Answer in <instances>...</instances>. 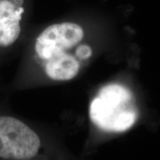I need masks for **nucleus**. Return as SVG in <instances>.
<instances>
[{"instance_id":"nucleus-1","label":"nucleus","mask_w":160,"mask_h":160,"mask_svg":"<svg viewBox=\"0 0 160 160\" xmlns=\"http://www.w3.org/2000/svg\"><path fill=\"white\" fill-rule=\"evenodd\" d=\"M90 118L100 129L122 132L134 125L138 110L133 94L118 84L106 85L100 90L90 105Z\"/></svg>"},{"instance_id":"nucleus-2","label":"nucleus","mask_w":160,"mask_h":160,"mask_svg":"<svg viewBox=\"0 0 160 160\" xmlns=\"http://www.w3.org/2000/svg\"><path fill=\"white\" fill-rule=\"evenodd\" d=\"M41 141L31 128L11 117H0V158L28 160L37 154Z\"/></svg>"},{"instance_id":"nucleus-3","label":"nucleus","mask_w":160,"mask_h":160,"mask_svg":"<svg viewBox=\"0 0 160 160\" xmlns=\"http://www.w3.org/2000/svg\"><path fill=\"white\" fill-rule=\"evenodd\" d=\"M84 31L79 25L63 22L52 25L40 33L35 51L40 59L47 61L53 56L68 52L81 42Z\"/></svg>"},{"instance_id":"nucleus-4","label":"nucleus","mask_w":160,"mask_h":160,"mask_svg":"<svg viewBox=\"0 0 160 160\" xmlns=\"http://www.w3.org/2000/svg\"><path fill=\"white\" fill-rule=\"evenodd\" d=\"M24 11L23 7L17 8L11 0H0V45L8 47L18 39Z\"/></svg>"},{"instance_id":"nucleus-5","label":"nucleus","mask_w":160,"mask_h":160,"mask_svg":"<svg viewBox=\"0 0 160 160\" xmlns=\"http://www.w3.org/2000/svg\"><path fill=\"white\" fill-rule=\"evenodd\" d=\"M45 73L50 79L67 81L76 77L80 70L77 58L68 52L53 56L44 62Z\"/></svg>"},{"instance_id":"nucleus-6","label":"nucleus","mask_w":160,"mask_h":160,"mask_svg":"<svg viewBox=\"0 0 160 160\" xmlns=\"http://www.w3.org/2000/svg\"><path fill=\"white\" fill-rule=\"evenodd\" d=\"M93 51L88 45H79L76 48L75 56L77 59L86 60L88 59L92 56Z\"/></svg>"},{"instance_id":"nucleus-7","label":"nucleus","mask_w":160,"mask_h":160,"mask_svg":"<svg viewBox=\"0 0 160 160\" xmlns=\"http://www.w3.org/2000/svg\"><path fill=\"white\" fill-rule=\"evenodd\" d=\"M11 1L17 8L22 7L24 3V0H11Z\"/></svg>"}]
</instances>
